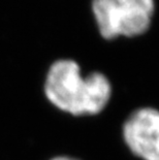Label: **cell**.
<instances>
[{
    "label": "cell",
    "mask_w": 159,
    "mask_h": 160,
    "mask_svg": "<svg viewBox=\"0 0 159 160\" xmlns=\"http://www.w3.org/2000/svg\"><path fill=\"white\" fill-rule=\"evenodd\" d=\"M45 92L48 99L63 112L74 116L96 115L109 103L112 86L104 74H81L79 64L63 59L54 62L47 74Z\"/></svg>",
    "instance_id": "6da1fadb"
},
{
    "label": "cell",
    "mask_w": 159,
    "mask_h": 160,
    "mask_svg": "<svg viewBox=\"0 0 159 160\" xmlns=\"http://www.w3.org/2000/svg\"><path fill=\"white\" fill-rule=\"evenodd\" d=\"M92 9L104 38L137 36L150 27L154 0H93Z\"/></svg>",
    "instance_id": "7a4b0ae2"
},
{
    "label": "cell",
    "mask_w": 159,
    "mask_h": 160,
    "mask_svg": "<svg viewBox=\"0 0 159 160\" xmlns=\"http://www.w3.org/2000/svg\"><path fill=\"white\" fill-rule=\"evenodd\" d=\"M123 137L134 155L159 160V111L143 108L133 112L124 123Z\"/></svg>",
    "instance_id": "3957f363"
},
{
    "label": "cell",
    "mask_w": 159,
    "mask_h": 160,
    "mask_svg": "<svg viewBox=\"0 0 159 160\" xmlns=\"http://www.w3.org/2000/svg\"><path fill=\"white\" fill-rule=\"evenodd\" d=\"M51 160H77V159H73V158H70V157H66V156H58V157L52 158Z\"/></svg>",
    "instance_id": "277c9868"
}]
</instances>
